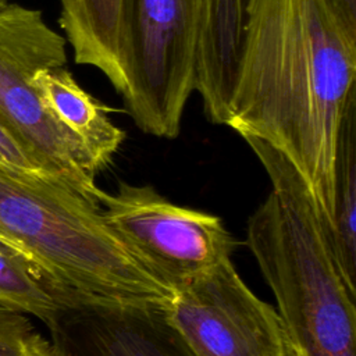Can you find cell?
Returning <instances> with one entry per match:
<instances>
[{"label":"cell","instance_id":"cell-1","mask_svg":"<svg viewBox=\"0 0 356 356\" xmlns=\"http://www.w3.org/2000/svg\"><path fill=\"white\" fill-rule=\"evenodd\" d=\"M355 78L356 31L332 0H249L225 127L298 168L331 239L338 136Z\"/></svg>","mask_w":356,"mask_h":356},{"label":"cell","instance_id":"cell-2","mask_svg":"<svg viewBox=\"0 0 356 356\" xmlns=\"http://www.w3.org/2000/svg\"><path fill=\"white\" fill-rule=\"evenodd\" d=\"M243 140L271 182L246 222V245L275 298L291 356H356V285L310 186L281 152Z\"/></svg>","mask_w":356,"mask_h":356},{"label":"cell","instance_id":"cell-3","mask_svg":"<svg viewBox=\"0 0 356 356\" xmlns=\"http://www.w3.org/2000/svg\"><path fill=\"white\" fill-rule=\"evenodd\" d=\"M0 242L83 302L165 307L174 296L110 229L100 206L64 181L0 171Z\"/></svg>","mask_w":356,"mask_h":356},{"label":"cell","instance_id":"cell-4","mask_svg":"<svg viewBox=\"0 0 356 356\" xmlns=\"http://www.w3.org/2000/svg\"><path fill=\"white\" fill-rule=\"evenodd\" d=\"M67 65V40L38 8L8 1L0 7V124L47 170L100 206L99 171L86 147L44 108L33 74Z\"/></svg>","mask_w":356,"mask_h":356},{"label":"cell","instance_id":"cell-5","mask_svg":"<svg viewBox=\"0 0 356 356\" xmlns=\"http://www.w3.org/2000/svg\"><path fill=\"white\" fill-rule=\"evenodd\" d=\"M199 0H129L122 68L125 110L152 136L174 139L196 86Z\"/></svg>","mask_w":356,"mask_h":356},{"label":"cell","instance_id":"cell-6","mask_svg":"<svg viewBox=\"0 0 356 356\" xmlns=\"http://www.w3.org/2000/svg\"><path fill=\"white\" fill-rule=\"evenodd\" d=\"M100 211L118 239L174 292L229 260L235 239L220 217L178 206L150 185L120 182Z\"/></svg>","mask_w":356,"mask_h":356},{"label":"cell","instance_id":"cell-7","mask_svg":"<svg viewBox=\"0 0 356 356\" xmlns=\"http://www.w3.org/2000/svg\"><path fill=\"white\" fill-rule=\"evenodd\" d=\"M164 313L195 356H291L277 309L231 259L179 286Z\"/></svg>","mask_w":356,"mask_h":356},{"label":"cell","instance_id":"cell-8","mask_svg":"<svg viewBox=\"0 0 356 356\" xmlns=\"http://www.w3.org/2000/svg\"><path fill=\"white\" fill-rule=\"evenodd\" d=\"M50 332L65 356H195L160 306L81 303Z\"/></svg>","mask_w":356,"mask_h":356},{"label":"cell","instance_id":"cell-9","mask_svg":"<svg viewBox=\"0 0 356 356\" xmlns=\"http://www.w3.org/2000/svg\"><path fill=\"white\" fill-rule=\"evenodd\" d=\"M249 0H199L196 86L206 118L225 125Z\"/></svg>","mask_w":356,"mask_h":356},{"label":"cell","instance_id":"cell-10","mask_svg":"<svg viewBox=\"0 0 356 356\" xmlns=\"http://www.w3.org/2000/svg\"><path fill=\"white\" fill-rule=\"evenodd\" d=\"M32 85L49 114L86 147L97 168L108 165L125 139L107 115L108 107L88 93L67 65L38 70Z\"/></svg>","mask_w":356,"mask_h":356},{"label":"cell","instance_id":"cell-11","mask_svg":"<svg viewBox=\"0 0 356 356\" xmlns=\"http://www.w3.org/2000/svg\"><path fill=\"white\" fill-rule=\"evenodd\" d=\"M129 0H60L58 24L76 64L99 70L124 96L125 18Z\"/></svg>","mask_w":356,"mask_h":356},{"label":"cell","instance_id":"cell-12","mask_svg":"<svg viewBox=\"0 0 356 356\" xmlns=\"http://www.w3.org/2000/svg\"><path fill=\"white\" fill-rule=\"evenodd\" d=\"M83 302L54 285L28 260L0 242V306L32 316L51 330L63 313Z\"/></svg>","mask_w":356,"mask_h":356},{"label":"cell","instance_id":"cell-13","mask_svg":"<svg viewBox=\"0 0 356 356\" xmlns=\"http://www.w3.org/2000/svg\"><path fill=\"white\" fill-rule=\"evenodd\" d=\"M332 242L348 280L356 285V93L348 100L338 136Z\"/></svg>","mask_w":356,"mask_h":356},{"label":"cell","instance_id":"cell-14","mask_svg":"<svg viewBox=\"0 0 356 356\" xmlns=\"http://www.w3.org/2000/svg\"><path fill=\"white\" fill-rule=\"evenodd\" d=\"M0 356H65V353L35 327L29 316L0 306Z\"/></svg>","mask_w":356,"mask_h":356},{"label":"cell","instance_id":"cell-15","mask_svg":"<svg viewBox=\"0 0 356 356\" xmlns=\"http://www.w3.org/2000/svg\"><path fill=\"white\" fill-rule=\"evenodd\" d=\"M0 171L13 174L17 177H22V178L56 179V181H64L70 184L68 181L63 179L61 177L47 170L1 124H0Z\"/></svg>","mask_w":356,"mask_h":356},{"label":"cell","instance_id":"cell-16","mask_svg":"<svg viewBox=\"0 0 356 356\" xmlns=\"http://www.w3.org/2000/svg\"><path fill=\"white\" fill-rule=\"evenodd\" d=\"M349 28L356 31V0H332Z\"/></svg>","mask_w":356,"mask_h":356},{"label":"cell","instance_id":"cell-17","mask_svg":"<svg viewBox=\"0 0 356 356\" xmlns=\"http://www.w3.org/2000/svg\"><path fill=\"white\" fill-rule=\"evenodd\" d=\"M10 0H0V7H3L4 4H7Z\"/></svg>","mask_w":356,"mask_h":356}]
</instances>
